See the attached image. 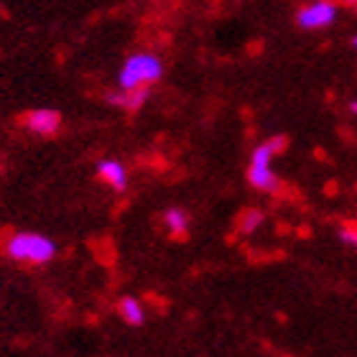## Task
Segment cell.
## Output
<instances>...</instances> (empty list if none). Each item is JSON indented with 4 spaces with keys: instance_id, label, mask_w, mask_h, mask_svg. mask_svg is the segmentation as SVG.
Segmentation results:
<instances>
[{
    "instance_id": "1",
    "label": "cell",
    "mask_w": 357,
    "mask_h": 357,
    "mask_svg": "<svg viewBox=\"0 0 357 357\" xmlns=\"http://www.w3.org/2000/svg\"><path fill=\"white\" fill-rule=\"evenodd\" d=\"M283 149H286V138L275 135V138L263 141L253 151L250 164H248V181L253 184V189H258L263 194H275L281 189V178H278V174L271 166H273V158L278 153H283Z\"/></svg>"
},
{
    "instance_id": "2",
    "label": "cell",
    "mask_w": 357,
    "mask_h": 357,
    "mask_svg": "<svg viewBox=\"0 0 357 357\" xmlns=\"http://www.w3.org/2000/svg\"><path fill=\"white\" fill-rule=\"evenodd\" d=\"M3 250L8 253V258H13L18 263H29V266H44L56 255V245L38 232H10Z\"/></svg>"
},
{
    "instance_id": "3",
    "label": "cell",
    "mask_w": 357,
    "mask_h": 357,
    "mask_svg": "<svg viewBox=\"0 0 357 357\" xmlns=\"http://www.w3.org/2000/svg\"><path fill=\"white\" fill-rule=\"evenodd\" d=\"M161 77H164V61L158 59L156 54L141 52L126 59L118 75V87L126 89V92L128 89H149Z\"/></svg>"
},
{
    "instance_id": "4",
    "label": "cell",
    "mask_w": 357,
    "mask_h": 357,
    "mask_svg": "<svg viewBox=\"0 0 357 357\" xmlns=\"http://www.w3.org/2000/svg\"><path fill=\"white\" fill-rule=\"evenodd\" d=\"M337 21V6L332 0H314L296 13V23L304 31L329 29Z\"/></svg>"
},
{
    "instance_id": "5",
    "label": "cell",
    "mask_w": 357,
    "mask_h": 357,
    "mask_svg": "<svg viewBox=\"0 0 357 357\" xmlns=\"http://www.w3.org/2000/svg\"><path fill=\"white\" fill-rule=\"evenodd\" d=\"M23 123L31 133L38 135H54L61 126V115L56 110H49V107H38V110H31L23 115Z\"/></svg>"
},
{
    "instance_id": "6",
    "label": "cell",
    "mask_w": 357,
    "mask_h": 357,
    "mask_svg": "<svg viewBox=\"0 0 357 357\" xmlns=\"http://www.w3.org/2000/svg\"><path fill=\"white\" fill-rule=\"evenodd\" d=\"M97 176L102 178L110 189H115V192H123L128 186V169L120 164V161H115V158L100 161V164H97Z\"/></svg>"
},
{
    "instance_id": "7",
    "label": "cell",
    "mask_w": 357,
    "mask_h": 357,
    "mask_svg": "<svg viewBox=\"0 0 357 357\" xmlns=\"http://www.w3.org/2000/svg\"><path fill=\"white\" fill-rule=\"evenodd\" d=\"M118 314L120 319L126 321V324H130V327H141L143 321H146V309H143V304L138 301V298L133 296H123L118 301Z\"/></svg>"
},
{
    "instance_id": "8",
    "label": "cell",
    "mask_w": 357,
    "mask_h": 357,
    "mask_svg": "<svg viewBox=\"0 0 357 357\" xmlns=\"http://www.w3.org/2000/svg\"><path fill=\"white\" fill-rule=\"evenodd\" d=\"M149 100V89H120L115 95H107V102L115 107H126V110H138L143 107V102Z\"/></svg>"
},
{
    "instance_id": "9",
    "label": "cell",
    "mask_w": 357,
    "mask_h": 357,
    "mask_svg": "<svg viewBox=\"0 0 357 357\" xmlns=\"http://www.w3.org/2000/svg\"><path fill=\"white\" fill-rule=\"evenodd\" d=\"M164 227L172 232L174 238H184L186 230H189V217H186L184 209H166L164 212Z\"/></svg>"
},
{
    "instance_id": "10",
    "label": "cell",
    "mask_w": 357,
    "mask_h": 357,
    "mask_svg": "<svg viewBox=\"0 0 357 357\" xmlns=\"http://www.w3.org/2000/svg\"><path fill=\"white\" fill-rule=\"evenodd\" d=\"M263 220H266V217H263L261 209H253V207H250V209H245V212H243V215L238 217V230L245 232V235H250V232H255L258 227H261Z\"/></svg>"
},
{
    "instance_id": "11",
    "label": "cell",
    "mask_w": 357,
    "mask_h": 357,
    "mask_svg": "<svg viewBox=\"0 0 357 357\" xmlns=\"http://www.w3.org/2000/svg\"><path fill=\"white\" fill-rule=\"evenodd\" d=\"M340 238H342L347 245L357 248V225H344L342 230H340Z\"/></svg>"
},
{
    "instance_id": "12",
    "label": "cell",
    "mask_w": 357,
    "mask_h": 357,
    "mask_svg": "<svg viewBox=\"0 0 357 357\" xmlns=\"http://www.w3.org/2000/svg\"><path fill=\"white\" fill-rule=\"evenodd\" d=\"M350 110H352V112H355V115H357V100H352V102H350Z\"/></svg>"
},
{
    "instance_id": "13",
    "label": "cell",
    "mask_w": 357,
    "mask_h": 357,
    "mask_svg": "<svg viewBox=\"0 0 357 357\" xmlns=\"http://www.w3.org/2000/svg\"><path fill=\"white\" fill-rule=\"evenodd\" d=\"M352 49H355V52H357V36L352 38Z\"/></svg>"
}]
</instances>
